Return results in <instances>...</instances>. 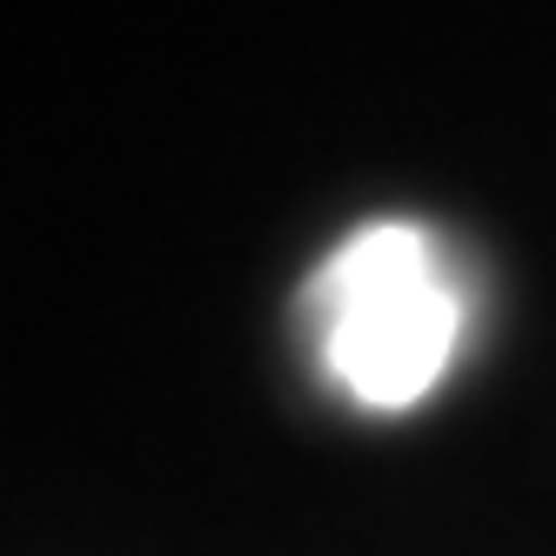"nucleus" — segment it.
Returning a JSON list of instances; mask_svg holds the SVG:
<instances>
[{"label":"nucleus","mask_w":556,"mask_h":556,"mask_svg":"<svg viewBox=\"0 0 556 556\" xmlns=\"http://www.w3.org/2000/svg\"><path fill=\"white\" fill-rule=\"evenodd\" d=\"M315 336L355 403L409 409L450 369L463 302L416 228L376 222L329 255L315 282Z\"/></svg>","instance_id":"f257e3e1"}]
</instances>
